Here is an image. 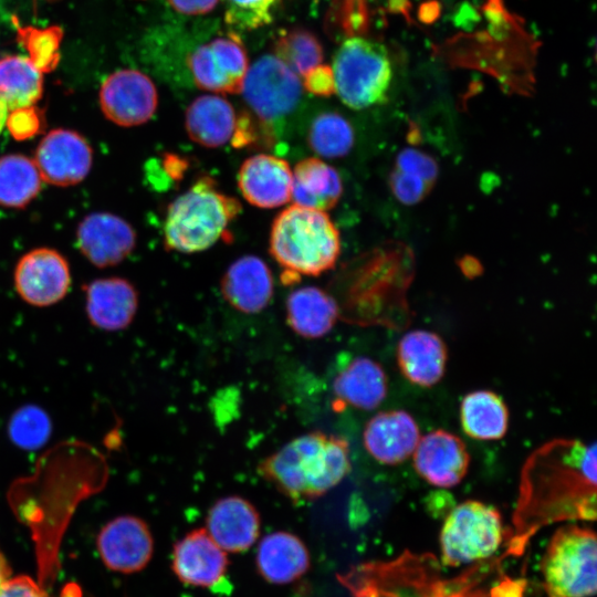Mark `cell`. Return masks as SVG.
Returning <instances> with one entry per match:
<instances>
[{"mask_svg": "<svg viewBox=\"0 0 597 597\" xmlns=\"http://www.w3.org/2000/svg\"><path fill=\"white\" fill-rule=\"evenodd\" d=\"M596 444L556 438L525 460L507 530L506 553L521 555L542 527L563 521L596 519Z\"/></svg>", "mask_w": 597, "mask_h": 597, "instance_id": "1", "label": "cell"}, {"mask_svg": "<svg viewBox=\"0 0 597 597\" xmlns=\"http://www.w3.org/2000/svg\"><path fill=\"white\" fill-rule=\"evenodd\" d=\"M346 439L323 431L301 434L258 464L260 476L293 503L314 501L350 472Z\"/></svg>", "mask_w": 597, "mask_h": 597, "instance_id": "2", "label": "cell"}, {"mask_svg": "<svg viewBox=\"0 0 597 597\" xmlns=\"http://www.w3.org/2000/svg\"><path fill=\"white\" fill-rule=\"evenodd\" d=\"M339 252L338 230L325 211L293 205L272 223L270 253L284 269L287 283L332 269Z\"/></svg>", "mask_w": 597, "mask_h": 597, "instance_id": "3", "label": "cell"}, {"mask_svg": "<svg viewBox=\"0 0 597 597\" xmlns=\"http://www.w3.org/2000/svg\"><path fill=\"white\" fill-rule=\"evenodd\" d=\"M240 211L235 198L222 192L211 177L202 176L169 205L165 245L181 253L203 251L226 234Z\"/></svg>", "mask_w": 597, "mask_h": 597, "instance_id": "4", "label": "cell"}, {"mask_svg": "<svg viewBox=\"0 0 597 597\" xmlns=\"http://www.w3.org/2000/svg\"><path fill=\"white\" fill-rule=\"evenodd\" d=\"M437 561L430 554L405 552L389 563H368L339 577L354 597H444L452 583L431 572Z\"/></svg>", "mask_w": 597, "mask_h": 597, "instance_id": "5", "label": "cell"}, {"mask_svg": "<svg viewBox=\"0 0 597 597\" xmlns=\"http://www.w3.org/2000/svg\"><path fill=\"white\" fill-rule=\"evenodd\" d=\"M597 543L593 530L576 524L558 528L541 562L547 597H590L596 593Z\"/></svg>", "mask_w": 597, "mask_h": 597, "instance_id": "6", "label": "cell"}, {"mask_svg": "<svg viewBox=\"0 0 597 597\" xmlns=\"http://www.w3.org/2000/svg\"><path fill=\"white\" fill-rule=\"evenodd\" d=\"M334 92L350 108L363 109L380 102L391 81L387 50L373 40L346 39L333 62Z\"/></svg>", "mask_w": 597, "mask_h": 597, "instance_id": "7", "label": "cell"}, {"mask_svg": "<svg viewBox=\"0 0 597 597\" xmlns=\"http://www.w3.org/2000/svg\"><path fill=\"white\" fill-rule=\"evenodd\" d=\"M506 536L501 513L494 506L475 500L464 501L448 513L442 525V562L457 567L488 558Z\"/></svg>", "mask_w": 597, "mask_h": 597, "instance_id": "8", "label": "cell"}, {"mask_svg": "<svg viewBox=\"0 0 597 597\" xmlns=\"http://www.w3.org/2000/svg\"><path fill=\"white\" fill-rule=\"evenodd\" d=\"M302 82L279 57L265 54L248 69L241 92L262 123L290 114L302 95Z\"/></svg>", "mask_w": 597, "mask_h": 597, "instance_id": "9", "label": "cell"}, {"mask_svg": "<svg viewBox=\"0 0 597 597\" xmlns=\"http://www.w3.org/2000/svg\"><path fill=\"white\" fill-rule=\"evenodd\" d=\"M196 85L213 93H240L249 60L235 34L197 48L188 60Z\"/></svg>", "mask_w": 597, "mask_h": 597, "instance_id": "10", "label": "cell"}, {"mask_svg": "<svg viewBox=\"0 0 597 597\" xmlns=\"http://www.w3.org/2000/svg\"><path fill=\"white\" fill-rule=\"evenodd\" d=\"M104 115L113 123L138 126L148 122L156 112L158 94L153 81L137 70H119L108 75L100 91Z\"/></svg>", "mask_w": 597, "mask_h": 597, "instance_id": "11", "label": "cell"}, {"mask_svg": "<svg viewBox=\"0 0 597 597\" xmlns=\"http://www.w3.org/2000/svg\"><path fill=\"white\" fill-rule=\"evenodd\" d=\"M96 546L104 565L123 574L145 568L154 553L151 532L135 515H121L107 522L97 535Z\"/></svg>", "mask_w": 597, "mask_h": 597, "instance_id": "12", "label": "cell"}, {"mask_svg": "<svg viewBox=\"0 0 597 597\" xmlns=\"http://www.w3.org/2000/svg\"><path fill=\"white\" fill-rule=\"evenodd\" d=\"M35 166L42 179L66 187L81 182L92 166V148L78 133L51 130L39 144Z\"/></svg>", "mask_w": 597, "mask_h": 597, "instance_id": "13", "label": "cell"}, {"mask_svg": "<svg viewBox=\"0 0 597 597\" xmlns=\"http://www.w3.org/2000/svg\"><path fill=\"white\" fill-rule=\"evenodd\" d=\"M70 283L66 260L52 249L30 251L19 260L14 271L19 295L35 306H48L62 300Z\"/></svg>", "mask_w": 597, "mask_h": 597, "instance_id": "14", "label": "cell"}, {"mask_svg": "<svg viewBox=\"0 0 597 597\" xmlns=\"http://www.w3.org/2000/svg\"><path fill=\"white\" fill-rule=\"evenodd\" d=\"M412 455L417 473L429 484L444 489L458 485L470 463L463 441L444 430L420 437Z\"/></svg>", "mask_w": 597, "mask_h": 597, "instance_id": "15", "label": "cell"}, {"mask_svg": "<svg viewBox=\"0 0 597 597\" xmlns=\"http://www.w3.org/2000/svg\"><path fill=\"white\" fill-rule=\"evenodd\" d=\"M228 556L206 528L187 533L174 546L172 570L178 579L197 587L216 586L226 575Z\"/></svg>", "mask_w": 597, "mask_h": 597, "instance_id": "16", "label": "cell"}, {"mask_svg": "<svg viewBox=\"0 0 597 597\" xmlns=\"http://www.w3.org/2000/svg\"><path fill=\"white\" fill-rule=\"evenodd\" d=\"M293 172L283 158L271 154L248 157L238 171V187L251 205L272 209L291 200Z\"/></svg>", "mask_w": 597, "mask_h": 597, "instance_id": "17", "label": "cell"}, {"mask_svg": "<svg viewBox=\"0 0 597 597\" xmlns=\"http://www.w3.org/2000/svg\"><path fill=\"white\" fill-rule=\"evenodd\" d=\"M77 244L96 266H112L123 261L135 248L133 227L121 217L106 212L86 216L77 227Z\"/></svg>", "mask_w": 597, "mask_h": 597, "instance_id": "18", "label": "cell"}, {"mask_svg": "<svg viewBox=\"0 0 597 597\" xmlns=\"http://www.w3.org/2000/svg\"><path fill=\"white\" fill-rule=\"evenodd\" d=\"M206 531L211 538L229 553L248 551L260 534V515L255 506L244 498L229 495L217 500L209 509Z\"/></svg>", "mask_w": 597, "mask_h": 597, "instance_id": "19", "label": "cell"}, {"mask_svg": "<svg viewBox=\"0 0 597 597\" xmlns=\"http://www.w3.org/2000/svg\"><path fill=\"white\" fill-rule=\"evenodd\" d=\"M419 439L418 425L405 410L378 412L368 420L363 432L366 451L378 462L389 465L407 460Z\"/></svg>", "mask_w": 597, "mask_h": 597, "instance_id": "20", "label": "cell"}, {"mask_svg": "<svg viewBox=\"0 0 597 597\" xmlns=\"http://www.w3.org/2000/svg\"><path fill=\"white\" fill-rule=\"evenodd\" d=\"M221 292L235 310L247 314L259 313L272 298V273L262 259L243 255L227 269L221 280Z\"/></svg>", "mask_w": 597, "mask_h": 597, "instance_id": "21", "label": "cell"}, {"mask_svg": "<svg viewBox=\"0 0 597 597\" xmlns=\"http://www.w3.org/2000/svg\"><path fill=\"white\" fill-rule=\"evenodd\" d=\"M447 346L436 333L416 329L406 333L397 346V362L404 377L410 383L431 387L444 375Z\"/></svg>", "mask_w": 597, "mask_h": 597, "instance_id": "22", "label": "cell"}, {"mask_svg": "<svg viewBox=\"0 0 597 597\" xmlns=\"http://www.w3.org/2000/svg\"><path fill=\"white\" fill-rule=\"evenodd\" d=\"M135 287L121 277L100 279L86 286V314L92 325L104 331L126 328L135 317Z\"/></svg>", "mask_w": 597, "mask_h": 597, "instance_id": "23", "label": "cell"}, {"mask_svg": "<svg viewBox=\"0 0 597 597\" xmlns=\"http://www.w3.org/2000/svg\"><path fill=\"white\" fill-rule=\"evenodd\" d=\"M310 553L296 535L276 531L265 535L256 551V567L260 575L271 584H290L310 568Z\"/></svg>", "mask_w": 597, "mask_h": 597, "instance_id": "24", "label": "cell"}, {"mask_svg": "<svg viewBox=\"0 0 597 597\" xmlns=\"http://www.w3.org/2000/svg\"><path fill=\"white\" fill-rule=\"evenodd\" d=\"M387 377L375 360L358 356L354 358L333 381L335 406H350L362 410L378 407L387 395Z\"/></svg>", "mask_w": 597, "mask_h": 597, "instance_id": "25", "label": "cell"}, {"mask_svg": "<svg viewBox=\"0 0 597 597\" xmlns=\"http://www.w3.org/2000/svg\"><path fill=\"white\" fill-rule=\"evenodd\" d=\"M237 123L231 103L217 94L198 96L186 111L188 136L208 148H217L232 140Z\"/></svg>", "mask_w": 597, "mask_h": 597, "instance_id": "26", "label": "cell"}, {"mask_svg": "<svg viewBox=\"0 0 597 597\" xmlns=\"http://www.w3.org/2000/svg\"><path fill=\"white\" fill-rule=\"evenodd\" d=\"M339 308L328 293L316 286L294 290L286 298V322L304 338L325 336L335 325Z\"/></svg>", "mask_w": 597, "mask_h": 597, "instance_id": "27", "label": "cell"}, {"mask_svg": "<svg viewBox=\"0 0 597 597\" xmlns=\"http://www.w3.org/2000/svg\"><path fill=\"white\" fill-rule=\"evenodd\" d=\"M291 200L294 205L327 211L339 200L343 191L338 171L326 161L310 157L292 170Z\"/></svg>", "mask_w": 597, "mask_h": 597, "instance_id": "28", "label": "cell"}, {"mask_svg": "<svg viewBox=\"0 0 597 597\" xmlns=\"http://www.w3.org/2000/svg\"><path fill=\"white\" fill-rule=\"evenodd\" d=\"M463 431L476 440H499L509 427V411L503 399L490 390L468 394L460 406Z\"/></svg>", "mask_w": 597, "mask_h": 597, "instance_id": "29", "label": "cell"}, {"mask_svg": "<svg viewBox=\"0 0 597 597\" xmlns=\"http://www.w3.org/2000/svg\"><path fill=\"white\" fill-rule=\"evenodd\" d=\"M42 92V73L29 57L7 55L0 59V103L8 109L35 104Z\"/></svg>", "mask_w": 597, "mask_h": 597, "instance_id": "30", "label": "cell"}, {"mask_svg": "<svg viewBox=\"0 0 597 597\" xmlns=\"http://www.w3.org/2000/svg\"><path fill=\"white\" fill-rule=\"evenodd\" d=\"M40 189L41 176L33 160L20 154L0 158V205L23 208Z\"/></svg>", "mask_w": 597, "mask_h": 597, "instance_id": "31", "label": "cell"}, {"mask_svg": "<svg viewBox=\"0 0 597 597\" xmlns=\"http://www.w3.org/2000/svg\"><path fill=\"white\" fill-rule=\"evenodd\" d=\"M307 142L312 150L324 158H341L354 145V130L342 115L325 112L317 115L308 129Z\"/></svg>", "mask_w": 597, "mask_h": 597, "instance_id": "32", "label": "cell"}, {"mask_svg": "<svg viewBox=\"0 0 597 597\" xmlns=\"http://www.w3.org/2000/svg\"><path fill=\"white\" fill-rule=\"evenodd\" d=\"M274 55L295 74L304 76L322 64L323 48L312 32L296 28L281 34L274 44Z\"/></svg>", "mask_w": 597, "mask_h": 597, "instance_id": "33", "label": "cell"}, {"mask_svg": "<svg viewBox=\"0 0 597 597\" xmlns=\"http://www.w3.org/2000/svg\"><path fill=\"white\" fill-rule=\"evenodd\" d=\"M63 30L59 25L44 29L18 27L17 39L29 53V60L41 72L49 73L60 62Z\"/></svg>", "mask_w": 597, "mask_h": 597, "instance_id": "34", "label": "cell"}, {"mask_svg": "<svg viewBox=\"0 0 597 597\" xmlns=\"http://www.w3.org/2000/svg\"><path fill=\"white\" fill-rule=\"evenodd\" d=\"M8 431L17 446L24 450H35L48 441L51 421L41 408L24 406L12 415Z\"/></svg>", "mask_w": 597, "mask_h": 597, "instance_id": "35", "label": "cell"}, {"mask_svg": "<svg viewBox=\"0 0 597 597\" xmlns=\"http://www.w3.org/2000/svg\"><path fill=\"white\" fill-rule=\"evenodd\" d=\"M224 20L241 30H253L272 21L275 0H223Z\"/></svg>", "mask_w": 597, "mask_h": 597, "instance_id": "36", "label": "cell"}, {"mask_svg": "<svg viewBox=\"0 0 597 597\" xmlns=\"http://www.w3.org/2000/svg\"><path fill=\"white\" fill-rule=\"evenodd\" d=\"M7 128L15 140H25L38 135L43 126L42 112L35 106L18 107L6 119Z\"/></svg>", "mask_w": 597, "mask_h": 597, "instance_id": "37", "label": "cell"}, {"mask_svg": "<svg viewBox=\"0 0 597 597\" xmlns=\"http://www.w3.org/2000/svg\"><path fill=\"white\" fill-rule=\"evenodd\" d=\"M395 169L419 177L431 185L434 184L438 176L436 160L428 154L413 148H406L398 154Z\"/></svg>", "mask_w": 597, "mask_h": 597, "instance_id": "38", "label": "cell"}, {"mask_svg": "<svg viewBox=\"0 0 597 597\" xmlns=\"http://www.w3.org/2000/svg\"><path fill=\"white\" fill-rule=\"evenodd\" d=\"M433 185L426 180L394 169L390 175V188L402 203L413 205L422 200Z\"/></svg>", "mask_w": 597, "mask_h": 597, "instance_id": "39", "label": "cell"}, {"mask_svg": "<svg viewBox=\"0 0 597 597\" xmlns=\"http://www.w3.org/2000/svg\"><path fill=\"white\" fill-rule=\"evenodd\" d=\"M0 597H49L46 591L28 576L8 577L0 584Z\"/></svg>", "mask_w": 597, "mask_h": 597, "instance_id": "40", "label": "cell"}, {"mask_svg": "<svg viewBox=\"0 0 597 597\" xmlns=\"http://www.w3.org/2000/svg\"><path fill=\"white\" fill-rule=\"evenodd\" d=\"M302 85L306 91L317 96H329L334 93L332 67L320 64L303 76Z\"/></svg>", "mask_w": 597, "mask_h": 597, "instance_id": "41", "label": "cell"}, {"mask_svg": "<svg viewBox=\"0 0 597 597\" xmlns=\"http://www.w3.org/2000/svg\"><path fill=\"white\" fill-rule=\"evenodd\" d=\"M170 6L184 14H205L214 9L219 0H168Z\"/></svg>", "mask_w": 597, "mask_h": 597, "instance_id": "42", "label": "cell"}, {"mask_svg": "<svg viewBox=\"0 0 597 597\" xmlns=\"http://www.w3.org/2000/svg\"><path fill=\"white\" fill-rule=\"evenodd\" d=\"M11 570L10 566L0 551V584L10 577Z\"/></svg>", "mask_w": 597, "mask_h": 597, "instance_id": "43", "label": "cell"}, {"mask_svg": "<svg viewBox=\"0 0 597 597\" xmlns=\"http://www.w3.org/2000/svg\"><path fill=\"white\" fill-rule=\"evenodd\" d=\"M61 597H82L81 589L75 584H67L63 588Z\"/></svg>", "mask_w": 597, "mask_h": 597, "instance_id": "44", "label": "cell"}, {"mask_svg": "<svg viewBox=\"0 0 597 597\" xmlns=\"http://www.w3.org/2000/svg\"><path fill=\"white\" fill-rule=\"evenodd\" d=\"M8 108L0 103V130L6 123Z\"/></svg>", "mask_w": 597, "mask_h": 597, "instance_id": "45", "label": "cell"}, {"mask_svg": "<svg viewBox=\"0 0 597 597\" xmlns=\"http://www.w3.org/2000/svg\"><path fill=\"white\" fill-rule=\"evenodd\" d=\"M48 1H56V0H48Z\"/></svg>", "mask_w": 597, "mask_h": 597, "instance_id": "46", "label": "cell"}]
</instances>
